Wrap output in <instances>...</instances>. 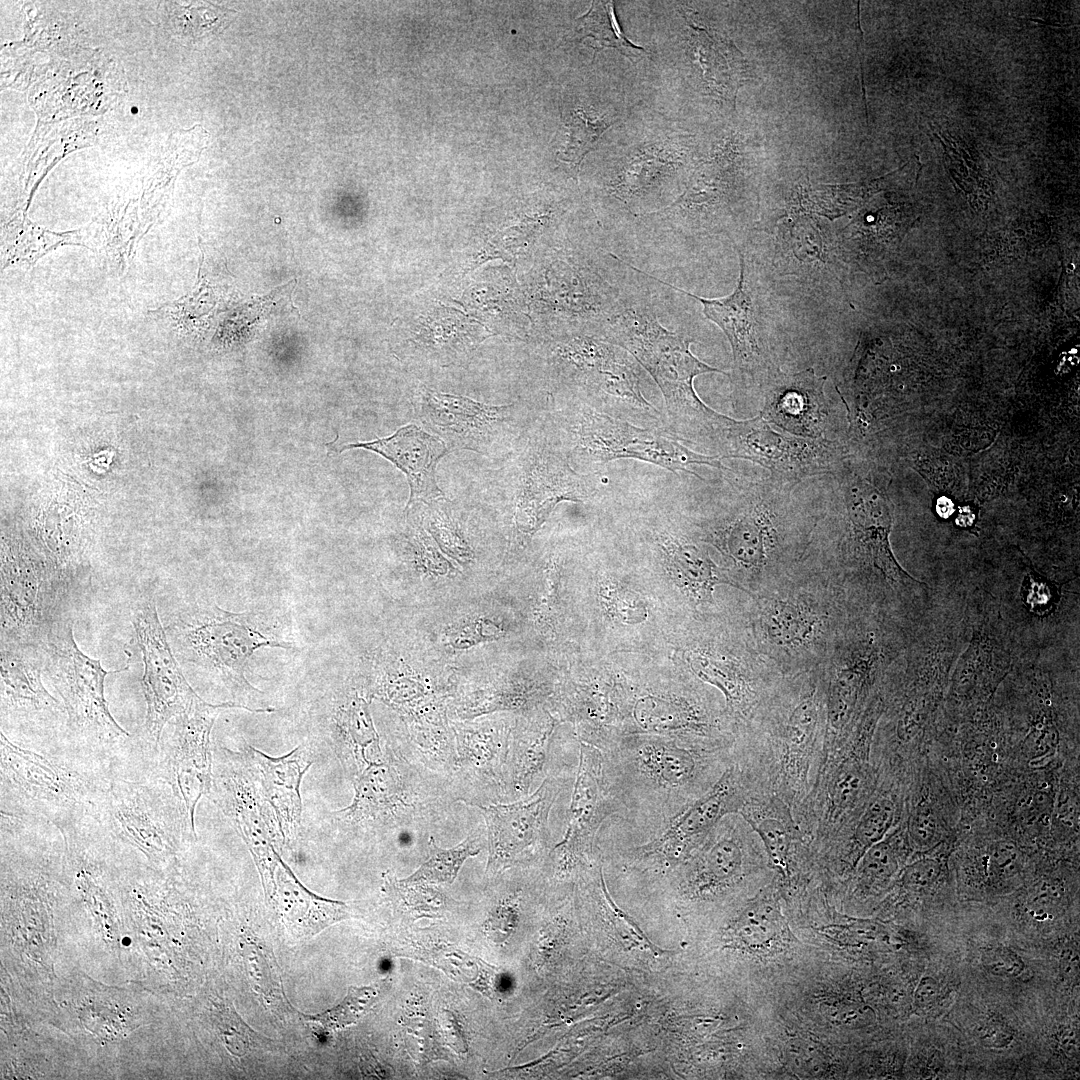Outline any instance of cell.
<instances>
[{
  "mask_svg": "<svg viewBox=\"0 0 1080 1080\" xmlns=\"http://www.w3.org/2000/svg\"><path fill=\"white\" fill-rule=\"evenodd\" d=\"M774 515L764 504L750 505L711 530L707 540L735 564L759 570L777 543Z\"/></svg>",
  "mask_w": 1080,
  "mask_h": 1080,
  "instance_id": "f546056e",
  "label": "cell"
},
{
  "mask_svg": "<svg viewBox=\"0 0 1080 1080\" xmlns=\"http://www.w3.org/2000/svg\"><path fill=\"white\" fill-rule=\"evenodd\" d=\"M981 964L991 975L1013 979L1019 977L1025 970L1023 959L1011 948L1006 946H991L982 952Z\"/></svg>",
  "mask_w": 1080,
  "mask_h": 1080,
  "instance_id": "681fc988",
  "label": "cell"
},
{
  "mask_svg": "<svg viewBox=\"0 0 1080 1080\" xmlns=\"http://www.w3.org/2000/svg\"><path fill=\"white\" fill-rule=\"evenodd\" d=\"M229 708H251L234 702L208 703L198 696L182 713L173 718V732L159 764V774L172 786L195 830V810L213 782L211 732L218 714Z\"/></svg>",
  "mask_w": 1080,
  "mask_h": 1080,
  "instance_id": "5bb4252c",
  "label": "cell"
},
{
  "mask_svg": "<svg viewBox=\"0 0 1080 1080\" xmlns=\"http://www.w3.org/2000/svg\"><path fill=\"white\" fill-rule=\"evenodd\" d=\"M367 690L345 689L334 695L329 709L330 735L337 755L352 779L383 758Z\"/></svg>",
  "mask_w": 1080,
  "mask_h": 1080,
  "instance_id": "484cf974",
  "label": "cell"
},
{
  "mask_svg": "<svg viewBox=\"0 0 1080 1080\" xmlns=\"http://www.w3.org/2000/svg\"><path fill=\"white\" fill-rule=\"evenodd\" d=\"M739 936L754 947L769 946L782 933L781 917L777 906L769 900L751 904L740 916Z\"/></svg>",
  "mask_w": 1080,
  "mask_h": 1080,
  "instance_id": "ab89813d",
  "label": "cell"
},
{
  "mask_svg": "<svg viewBox=\"0 0 1080 1080\" xmlns=\"http://www.w3.org/2000/svg\"><path fill=\"white\" fill-rule=\"evenodd\" d=\"M600 339L629 352L656 382L665 411L662 431L686 443H710L725 415L711 409L695 392V377L722 373L690 351L693 339L664 327L645 287L611 318Z\"/></svg>",
  "mask_w": 1080,
  "mask_h": 1080,
  "instance_id": "3957f363",
  "label": "cell"
},
{
  "mask_svg": "<svg viewBox=\"0 0 1080 1080\" xmlns=\"http://www.w3.org/2000/svg\"><path fill=\"white\" fill-rule=\"evenodd\" d=\"M966 596L969 637L947 688L946 713L954 720L986 708L1025 652L982 586L966 585Z\"/></svg>",
  "mask_w": 1080,
  "mask_h": 1080,
  "instance_id": "8fae6325",
  "label": "cell"
},
{
  "mask_svg": "<svg viewBox=\"0 0 1080 1080\" xmlns=\"http://www.w3.org/2000/svg\"><path fill=\"white\" fill-rule=\"evenodd\" d=\"M936 510L941 518H949L953 513V504L948 498H940L936 505Z\"/></svg>",
  "mask_w": 1080,
  "mask_h": 1080,
  "instance_id": "6f0895ef",
  "label": "cell"
},
{
  "mask_svg": "<svg viewBox=\"0 0 1080 1080\" xmlns=\"http://www.w3.org/2000/svg\"><path fill=\"white\" fill-rule=\"evenodd\" d=\"M41 754L0 731L1 814L50 824L57 830L94 817L111 772Z\"/></svg>",
  "mask_w": 1080,
  "mask_h": 1080,
  "instance_id": "5b68a950",
  "label": "cell"
},
{
  "mask_svg": "<svg viewBox=\"0 0 1080 1080\" xmlns=\"http://www.w3.org/2000/svg\"><path fill=\"white\" fill-rule=\"evenodd\" d=\"M521 894L516 891L503 897L484 922L485 935L494 942L510 936L518 919Z\"/></svg>",
  "mask_w": 1080,
  "mask_h": 1080,
  "instance_id": "c3c4849f",
  "label": "cell"
},
{
  "mask_svg": "<svg viewBox=\"0 0 1080 1080\" xmlns=\"http://www.w3.org/2000/svg\"><path fill=\"white\" fill-rule=\"evenodd\" d=\"M93 818L113 842L139 851L156 867L173 860L184 838H197L172 786L157 770L138 780L111 772Z\"/></svg>",
  "mask_w": 1080,
  "mask_h": 1080,
  "instance_id": "30bf717a",
  "label": "cell"
},
{
  "mask_svg": "<svg viewBox=\"0 0 1080 1080\" xmlns=\"http://www.w3.org/2000/svg\"><path fill=\"white\" fill-rule=\"evenodd\" d=\"M415 412L448 449L507 456L540 416L520 404L491 406L432 390L420 394Z\"/></svg>",
  "mask_w": 1080,
  "mask_h": 1080,
  "instance_id": "7c38bea8",
  "label": "cell"
},
{
  "mask_svg": "<svg viewBox=\"0 0 1080 1080\" xmlns=\"http://www.w3.org/2000/svg\"><path fill=\"white\" fill-rule=\"evenodd\" d=\"M867 776L855 762H846L835 774L830 786V798L837 810L854 807L866 790Z\"/></svg>",
  "mask_w": 1080,
  "mask_h": 1080,
  "instance_id": "bcb514c9",
  "label": "cell"
},
{
  "mask_svg": "<svg viewBox=\"0 0 1080 1080\" xmlns=\"http://www.w3.org/2000/svg\"><path fill=\"white\" fill-rule=\"evenodd\" d=\"M43 674L50 681L67 713V726L86 755L106 758L131 735L112 716L104 695L108 674L98 659L83 653L73 636V620L58 618L39 644Z\"/></svg>",
  "mask_w": 1080,
  "mask_h": 1080,
  "instance_id": "9c48e42d",
  "label": "cell"
},
{
  "mask_svg": "<svg viewBox=\"0 0 1080 1080\" xmlns=\"http://www.w3.org/2000/svg\"><path fill=\"white\" fill-rule=\"evenodd\" d=\"M394 759L382 758L353 778L354 797L350 805L333 813L354 827H382L409 824L425 808L416 781Z\"/></svg>",
  "mask_w": 1080,
  "mask_h": 1080,
  "instance_id": "d6986e66",
  "label": "cell"
},
{
  "mask_svg": "<svg viewBox=\"0 0 1080 1080\" xmlns=\"http://www.w3.org/2000/svg\"><path fill=\"white\" fill-rule=\"evenodd\" d=\"M714 445L724 458L759 463L773 475L789 481L826 471L836 461L834 442L777 432L761 414L744 421L726 417Z\"/></svg>",
  "mask_w": 1080,
  "mask_h": 1080,
  "instance_id": "9a60e30c",
  "label": "cell"
},
{
  "mask_svg": "<svg viewBox=\"0 0 1080 1080\" xmlns=\"http://www.w3.org/2000/svg\"><path fill=\"white\" fill-rule=\"evenodd\" d=\"M1062 899L1061 885L1053 880H1043L1031 889L1027 907L1032 916L1046 918L1059 908Z\"/></svg>",
  "mask_w": 1080,
  "mask_h": 1080,
  "instance_id": "816d5d0a",
  "label": "cell"
},
{
  "mask_svg": "<svg viewBox=\"0 0 1080 1080\" xmlns=\"http://www.w3.org/2000/svg\"><path fill=\"white\" fill-rule=\"evenodd\" d=\"M577 32L582 39L589 38L593 41L591 47L601 50L605 47L615 48L630 61L636 62L641 58V53L647 51L629 41L622 33L614 13V3L611 1H594L589 10L579 17Z\"/></svg>",
  "mask_w": 1080,
  "mask_h": 1080,
  "instance_id": "d590c367",
  "label": "cell"
},
{
  "mask_svg": "<svg viewBox=\"0 0 1080 1080\" xmlns=\"http://www.w3.org/2000/svg\"><path fill=\"white\" fill-rule=\"evenodd\" d=\"M131 622L143 663L141 685L146 714L142 734L148 750L157 754L165 726L199 695L182 673L153 596L138 597L132 607Z\"/></svg>",
  "mask_w": 1080,
  "mask_h": 1080,
  "instance_id": "4fadbf2b",
  "label": "cell"
},
{
  "mask_svg": "<svg viewBox=\"0 0 1080 1080\" xmlns=\"http://www.w3.org/2000/svg\"><path fill=\"white\" fill-rule=\"evenodd\" d=\"M174 12L178 31L195 39L219 31L228 19V10L214 5L177 6Z\"/></svg>",
  "mask_w": 1080,
  "mask_h": 1080,
  "instance_id": "f6af8a7d",
  "label": "cell"
},
{
  "mask_svg": "<svg viewBox=\"0 0 1080 1080\" xmlns=\"http://www.w3.org/2000/svg\"><path fill=\"white\" fill-rule=\"evenodd\" d=\"M743 816L760 836L772 862L786 869L792 836L786 822L777 816L754 814L748 810Z\"/></svg>",
  "mask_w": 1080,
  "mask_h": 1080,
  "instance_id": "7bdbcfd3",
  "label": "cell"
},
{
  "mask_svg": "<svg viewBox=\"0 0 1080 1080\" xmlns=\"http://www.w3.org/2000/svg\"><path fill=\"white\" fill-rule=\"evenodd\" d=\"M84 246L80 230L53 232L27 220L15 219L4 230L1 267H33L39 259L60 246Z\"/></svg>",
  "mask_w": 1080,
  "mask_h": 1080,
  "instance_id": "d6a6232c",
  "label": "cell"
},
{
  "mask_svg": "<svg viewBox=\"0 0 1080 1080\" xmlns=\"http://www.w3.org/2000/svg\"><path fill=\"white\" fill-rule=\"evenodd\" d=\"M870 846L858 865V888L866 895L884 890L900 868V835L893 833Z\"/></svg>",
  "mask_w": 1080,
  "mask_h": 1080,
  "instance_id": "74e56055",
  "label": "cell"
},
{
  "mask_svg": "<svg viewBox=\"0 0 1080 1080\" xmlns=\"http://www.w3.org/2000/svg\"><path fill=\"white\" fill-rule=\"evenodd\" d=\"M454 771L477 793L508 797L507 761L511 730L490 721L456 724Z\"/></svg>",
  "mask_w": 1080,
  "mask_h": 1080,
  "instance_id": "cb8c5ba5",
  "label": "cell"
},
{
  "mask_svg": "<svg viewBox=\"0 0 1080 1080\" xmlns=\"http://www.w3.org/2000/svg\"><path fill=\"white\" fill-rule=\"evenodd\" d=\"M262 886L270 909L298 937H311L350 915L346 903L308 890L281 857Z\"/></svg>",
  "mask_w": 1080,
  "mask_h": 1080,
  "instance_id": "d4e9b609",
  "label": "cell"
},
{
  "mask_svg": "<svg viewBox=\"0 0 1080 1080\" xmlns=\"http://www.w3.org/2000/svg\"><path fill=\"white\" fill-rule=\"evenodd\" d=\"M246 754L259 778L260 791L276 821L281 839L293 844L301 833V783L312 765L307 750L298 746L289 753L273 757L248 746Z\"/></svg>",
  "mask_w": 1080,
  "mask_h": 1080,
  "instance_id": "7402d4cb",
  "label": "cell"
},
{
  "mask_svg": "<svg viewBox=\"0 0 1080 1080\" xmlns=\"http://www.w3.org/2000/svg\"><path fill=\"white\" fill-rule=\"evenodd\" d=\"M352 448L376 452L405 474L410 487V498L406 507L444 497L436 481V467L449 449L437 436L410 424L401 427L389 437L348 444L340 451Z\"/></svg>",
  "mask_w": 1080,
  "mask_h": 1080,
  "instance_id": "603a6c76",
  "label": "cell"
},
{
  "mask_svg": "<svg viewBox=\"0 0 1080 1080\" xmlns=\"http://www.w3.org/2000/svg\"><path fill=\"white\" fill-rule=\"evenodd\" d=\"M564 785L560 778L546 777L533 793L515 802L478 805L487 828L486 874L529 861L548 847L550 811Z\"/></svg>",
  "mask_w": 1080,
  "mask_h": 1080,
  "instance_id": "2e32d148",
  "label": "cell"
},
{
  "mask_svg": "<svg viewBox=\"0 0 1080 1080\" xmlns=\"http://www.w3.org/2000/svg\"><path fill=\"white\" fill-rule=\"evenodd\" d=\"M825 380L826 377H818L811 368L782 375L770 390L761 416L800 437L823 438L827 416Z\"/></svg>",
  "mask_w": 1080,
  "mask_h": 1080,
  "instance_id": "4316f807",
  "label": "cell"
},
{
  "mask_svg": "<svg viewBox=\"0 0 1080 1080\" xmlns=\"http://www.w3.org/2000/svg\"><path fill=\"white\" fill-rule=\"evenodd\" d=\"M544 417L571 465L577 468L618 459H637L667 469L687 472L691 464L728 470L721 455L695 452L660 429L645 428L588 407L546 400Z\"/></svg>",
  "mask_w": 1080,
  "mask_h": 1080,
  "instance_id": "8992f818",
  "label": "cell"
},
{
  "mask_svg": "<svg viewBox=\"0 0 1080 1080\" xmlns=\"http://www.w3.org/2000/svg\"><path fill=\"white\" fill-rule=\"evenodd\" d=\"M386 891L399 905L417 916L434 917L446 906V897L424 883H407L388 877Z\"/></svg>",
  "mask_w": 1080,
  "mask_h": 1080,
  "instance_id": "60d3db41",
  "label": "cell"
},
{
  "mask_svg": "<svg viewBox=\"0 0 1080 1080\" xmlns=\"http://www.w3.org/2000/svg\"><path fill=\"white\" fill-rule=\"evenodd\" d=\"M375 997L376 990L373 987L350 989L341 1005L315 1018L326 1027H342L351 1024L368 1009Z\"/></svg>",
  "mask_w": 1080,
  "mask_h": 1080,
  "instance_id": "7dc6e473",
  "label": "cell"
},
{
  "mask_svg": "<svg viewBox=\"0 0 1080 1080\" xmlns=\"http://www.w3.org/2000/svg\"><path fill=\"white\" fill-rule=\"evenodd\" d=\"M943 874V864L940 859L927 856L922 857L908 865L902 874V882L905 887L915 892H924L932 889Z\"/></svg>",
  "mask_w": 1080,
  "mask_h": 1080,
  "instance_id": "f907efd6",
  "label": "cell"
},
{
  "mask_svg": "<svg viewBox=\"0 0 1080 1080\" xmlns=\"http://www.w3.org/2000/svg\"><path fill=\"white\" fill-rule=\"evenodd\" d=\"M428 859L410 876L402 881L407 883L451 884L456 879L464 862L481 851L480 842L475 837H467L451 848L438 846L433 837L429 839Z\"/></svg>",
  "mask_w": 1080,
  "mask_h": 1080,
  "instance_id": "8d00e7d4",
  "label": "cell"
},
{
  "mask_svg": "<svg viewBox=\"0 0 1080 1080\" xmlns=\"http://www.w3.org/2000/svg\"><path fill=\"white\" fill-rule=\"evenodd\" d=\"M736 248L740 260V276L735 290L725 297L703 298L652 275L647 276L701 303L706 318L717 324L726 335L731 345L736 369L747 371L759 355V348L753 335L754 306L747 279L745 257L741 249L737 246Z\"/></svg>",
  "mask_w": 1080,
  "mask_h": 1080,
  "instance_id": "f1b7e54d",
  "label": "cell"
},
{
  "mask_svg": "<svg viewBox=\"0 0 1080 1080\" xmlns=\"http://www.w3.org/2000/svg\"><path fill=\"white\" fill-rule=\"evenodd\" d=\"M761 622L769 641L784 650L807 646L815 640L822 625L819 614L793 600L771 601L763 612Z\"/></svg>",
  "mask_w": 1080,
  "mask_h": 1080,
  "instance_id": "836d02e7",
  "label": "cell"
},
{
  "mask_svg": "<svg viewBox=\"0 0 1080 1080\" xmlns=\"http://www.w3.org/2000/svg\"><path fill=\"white\" fill-rule=\"evenodd\" d=\"M260 616L227 611L215 603H197L181 611L165 630L179 661L217 678L232 693H262L246 677L250 658L263 647L296 646L268 632Z\"/></svg>",
  "mask_w": 1080,
  "mask_h": 1080,
  "instance_id": "ba28073f",
  "label": "cell"
},
{
  "mask_svg": "<svg viewBox=\"0 0 1080 1080\" xmlns=\"http://www.w3.org/2000/svg\"><path fill=\"white\" fill-rule=\"evenodd\" d=\"M889 651L875 630L864 634L849 650L831 680L828 693V720L842 729L853 716L859 700L885 666Z\"/></svg>",
  "mask_w": 1080,
  "mask_h": 1080,
  "instance_id": "83f0119b",
  "label": "cell"
},
{
  "mask_svg": "<svg viewBox=\"0 0 1080 1080\" xmlns=\"http://www.w3.org/2000/svg\"><path fill=\"white\" fill-rule=\"evenodd\" d=\"M845 502L860 561L872 568L892 591L926 600L930 586L905 571L891 549L893 506L889 497L871 483L858 480L848 486Z\"/></svg>",
  "mask_w": 1080,
  "mask_h": 1080,
  "instance_id": "ac0fdd59",
  "label": "cell"
},
{
  "mask_svg": "<svg viewBox=\"0 0 1080 1080\" xmlns=\"http://www.w3.org/2000/svg\"><path fill=\"white\" fill-rule=\"evenodd\" d=\"M895 817L896 806L889 797H877L867 806L858 821L854 833L855 842L862 854L870 846L887 836L894 824Z\"/></svg>",
  "mask_w": 1080,
  "mask_h": 1080,
  "instance_id": "b9f144b4",
  "label": "cell"
},
{
  "mask_svg": "<svg viewBox=\"0 0 1080 1080\" xmlns=\"http://www.w3.org/2000/svg\"><path fill=\"white\" fill-rule=\"evenodd\" d=\"M979 1043L989 1049H1003L1009 1046L1015 1037L1013 1027L1002 1017L990 1015L976 1027Z\"/></svg>",
  "mask_w": 1080,
  "mask_h": 1080,
  "instance_id": "f5cc1de1",
  "label": "cell"
},
{
  "mask_svg": "<svg viewBox=\"0 0 1080 1080\" xmlns=\"http://www.w3.org/2000/svg\"><path fill=\"white\" fill-rule=\"evenodd\" d=\"M818 1052L811 1048L809 1042L804 1040H793L788 1050L792 1066L808 1073H810L811 1069H816L815 1067L820 1065L821 1056Z\"/></svg>",
  "mask_w": 1080,
  "mask_h": 1080,
  "instance_id": "11a10c76",
  "label": "cell"
},
{
  "mask_svg": "<svg viewBox=\"0 0 1080 1080\" xmlns=\"http://www.w3.org/2000/svg\"><path fill=\"white\" fill-rule=\"evenodd\" d=\"M603 756L621 819L649 837L716 783L723 761L716 743L653 734L624 736Z\"/></svg>",
  "mask_w": 1080,
  "mask_h": 1080,
  "instance_id": "6da1fadb",
  "label": "cell"
},
{
  "mask_svg": "<svg viewBox=\"0 0 1080 1080\" xmlns=\"http://www.w3.org/2000/svg\"><path fill=\"white\" fill-rule=\"evenodd\" d=\"M736 794L734 774L726 771L648 842L629 848L628 855L637 862L659 867L681 861L700 847L720 820L734 809Z\"/></svg>",
  "mask_w": 1080,
  "mask_h": 1080,
  "instance_id": "ffe728a7",
  "label": "cell"
},
{
  "mask_svg": "<svg viewBox=\"0 0 1080 1080\" xmlns=\"http://www.w3.org/2000/svg\"><path fill=\"white\" fill-rule=\"evenodd\" d=\"M947 996L946 987L938 979L924 976L916 987L914 1006L919 1012L931 1013L940 1008Z\"/></svg>",
  "mask_w": 1080,
  "mask_h": 1080,
  "instance_id": "db71d44e",
  "label": "cell"
},
{
  "mask_svg": "<svg viewBox=\"0 0 1080 1080\" xmlns=\"http://www.w3.org/2000/svg\"><path fill=\"white\" fill-rule=\"evenodd\" d=\"M495 485L516 528L532 536L560 502L600 496L603 480L600 472L584 474L571 465L541 413L497 471Z\"/></svg>",
  "mask_w": 1080,
  "mask_h": 1080,
  "instance_id": "52a82bcc",
  "label": "cell"
},
{
  "mask_svg": "<svg viewBox=\"0 0 1080 1080\" xmlns=\"http://www.w3.org/2000/svg\"><path fill=\"white\" fill-rule=\"evenodd\" d=\"M39 645L1 641V724L48 726L67 720L61 701L43 683Z\"/></svg>",
  "mask_w": 1080,
  "mask_h": 1080,
  "instance_id": "44dd1931",
  "label": "cell"
},
{
  "mask_svg": "<svg viewBox=\"0 0 1080 1080\" xmlns=\"http://www.w3.org/2000/svg\"><path fill=\"white\" fill-rule=\"evenodd\" d=\"M1059 1042L1066 1052H1078V1039L1076 1038V1034L1074 1031L1070 1029H1065L1064 1031H1062L1060 1033Z\"/></svg>",
  "mask_w": 1080,
  "mask_h": 1080,
  "instance_id": "9f6ffc18",
  "label": "cell"
},
{
  "mask_svg": "<svg viewBox=\"0 0 1080 1080\" xmlns=\"http://www.w3.org/2000/svg\"><path fill=\"white\" fill-rule=\"evenodd\" d=\"M653 549L661 565L698 601H710L714 587L727 583L708 553L693 542L666 529L654 528Z\"/></svg>",
  "mask_w": 1080,
  "mask_h": 1080,
  "instance_id": "1f68e13d",
  "label": "cell"
},
{
  "mask_svg": "<svg viewBox=\"0 0 1080 1080\" xmlns=\"http://www.w3.org/2000/svg\"><path fill=\"white\" fill-rule=\"evenodd\" d=\"M604 772L603 752L580 741L579 762L563 839L551 850L556 873L567 874L593 852L595 838L608 818H621Z\"/></svg>",
  "mask_w": 1080,
  "mask_h": 1080,
  "instance_id": "e0dca14e",
  "label": "cell"
},
{
  "mask_svg": "<svg viewBox=\"0 0 1080 1080\" xmlns=\"http://www.w3.org/2000/svg\"><path fill=\"white\" fill-rule=\"evenodd\" d=\"M552 253L534 288L538 312L545 316L542 339L600 338L611 318L645 287L632 264L586 231L565 238Z\"/></svg>",
  "mask_w": 1080,
  "mask_h": 1080,
  "instance_id": "7a4b0ae2",
  "label": "cell"
},
{
  "mask_svg": "<svg viewBox=\"0 0 1080 1080\" xmlns=\"http://www.w3.org/2000/svg\"><path fill=\"white\" fill-rule=\"evenodd\" d=\"M818 725V705L814 693L805 695L794 707L785 727L787 761L800 774L811 752Z\"/></svg>",
  "mask_w": 1080,
  "mask_h": 1080,
  "instance_id": "f35d334b",
  "label": "cell"
},
{
  "mask_svg": "<svg viewBox=\"0 0 1080 1080\" xmlns=\"http://www.w3.org/2000/svg\"><path fill=\"white\" fill-rule=\"evenodd\" d=\"M618 119L615 113H601L581 106L569 112L566 122L567 143L560 153V160L569 165L571 176L577 182L585 156Z\"/></svg>",
  "mask_w": 1080,
  "mask_h": 1080,
  "instance_id": "e575fe53",
  "label": "cell"
},
{
  "mask_svg": "<svg viewBox=\"0 0 1080 1080\" xmlns=\"http://www.w3.org/2000/svg\"><path fill=\"white\" fill-rule=\"evenodd\" d=\"M540 341L549 399L662 430L663 413L643 394V368L625 349L589 335Z\"/></svg>",
  "mask_w": 1080,
  "mask_h": 1080,
  "instance_id": "277c9868",
  "label": "cell"
},
{
  "mask_svg": "<svg viewBox=\"0 0 1080 1080\" xmlns=\"http://www.w3.org/2000/svg\"><path fill=\"white\" fill-rule=\"evenodd\" d=\"M984 866L987 881L995 888L1004 889L1019 877L1023 857L1012 843L999 841L988 849Z\"/></svg>",
  "mask_w": 1080,
  "mask_h": 1080,
  "instance_id": "ee69618b",
  "label": "cell"
},
{
  "mask_svg": "<svg viewBox=\"0 0 1080 1080\" xmlns=\"http://www.w3.org/2000/svg\"><path fill=\"white\" fill-rule=\"evenodd\" d=\"M557 720L546 714L511 731L508 761V797L520 799L545 778L549 747Z\"/></svg>",
  "mask_w": 1080,
  "mask_h": 1080,
  "instance_id": "4dcf8cb0",
  "label": "cell"
}]
</instances>
